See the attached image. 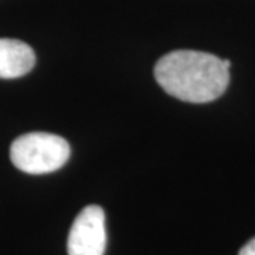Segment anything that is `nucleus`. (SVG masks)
I'll return each mask as SVG.
<instances>
[{
	"label": "nucleus",
	"instance_id": "nucleus-5",
	"mask_svg": "<svg viewBox=\"0 0 255 255\" xmlns=\"http://www.w3.org/2000/svg\"><path fill=\"white\" fill-rule=\"evenodd\" d=\"M238 255H255V238H253L251 241H248L246 246L240 250Z\"/></svg>",
	"mask_w": 255,
	"mask_h": 255
},
{
	"label": "nucleus",
	"instance_id": "nucleus-3",
	"mask_svg": "<svg viewBox=\"0 0 255 255\" xmlns=\"http://www.w3.org/2000/svg\"><path fill=\"white\" fill-rule=\"evenodd\" d=\"M107 247L105 213L100 206H87L70 230L68 255H104Z\"/></svg>",
	"mask_w": 255,
	"mask_h": 255
},
{
	"label": "nucleus",
	"instance_id": "nucleus-1",
	"mask_svg": "<svg viewBox=\"0 0 255 255\" xmlns=\"http://www.w3.org/2000/svg\"><path fill=\"white\" fill-rule=\"evenodd\" d=\"M228 60L191 50H177L162 57L155 67V78L167 94L191 104L217 100L230 82Z\"/></svg>",
	"mask_w": 255,
	"mask_h": 255
},
{
	"label": "nucleus",
	"instance_id": "nucleus-2",
	"mask_svg": "<svg viewBox=\"0 0 255 255\" xmlns=\"http://www.w3.org/2000/svg\"><path fill=\"white\" fill-rule=\"evenodd\" d=\"M70 145L61 136L31 132L18 136L10 146V159L18 170L28 174H46L67 163Z\"/></svg>",
	"mask_w": 255,
	"mask_h": 255
},
{
	"label": "nucleus",
	"instance_id": "nucleus-4",
	"mask_svg": "<svg viewBox=\"0 0 255 255\" xmlns=\"http://www.w3.org/2000/svg\"><path fill=\"white\" fill-rule=\"evenodd\" d=\"M36 54L26 43L0 38V78H18L33 70Z\"/></svg>",
	"mask_w": 255,
	"mask_h": 255
}]
</instances>
